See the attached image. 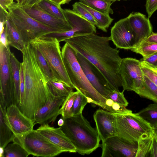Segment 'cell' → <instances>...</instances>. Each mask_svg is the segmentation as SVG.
<instances>
[{
  "mask_svg": "<svg viewBox=\"0 0 157 157\" xmlns=\"http://www.w3.org/2000/svg\"><path fill=\"white\" fill-rule=\"evenodd\" d=\"M109 36L96 33L73 37L63 41L94 65L106 78L113 90L122 87L120 67L122 58L117 48L110 44Z\"/></svg>",
  "mask_w": 157,
  "mask_h": 157,
  "instance_id": "6da1fadb",
  "label": "cell"
},
{
  "mask_svg": "<svg viewBox=\"0 0 157 157\" xmlns=\"http://www.w3.org/2000/svg\"><path fill=\"white\" fill-rule=\"evenodd\" d=\"M21 52L25 91L23 103L19 108L27 117L34 119L36 112L47 103L52 94L48 86V79L37 63L31 44Z\"/></svg>",
  "mask_w": 157,
  "mask_h": 157,
  "instance_id": "7a4b0ae2",
  "label": "cell"
},
{
  "mask_svg": "<svg viewBox=\"0 0 157 157\" xmlns=\"http://www.w3.org/2000/svg\"><path fill=\"white\" fill-rule=\"evenodd\" d=\"M64 120L61 127L77 152L82 155H88L100 146L101 139L96 128L91 126L82 113Z\"/></svg>",
  "mask_w": 157,
  "mask_h": 157,
  "instance_id": "3957f363",
  "label": "cell"
},
{
  "mask_svg": "<svg viewBox=\"0 0 157 157\" xmlns=\"http://www.w3.org/2000/svg\"><path fill=\"white\" fill-rule=\"evenodd\" d=\"M75 51L65 43L61 49L62 56L71 84L92 103L103 108L106 99L99 94L90 83L79 63Z\"/></svg>",
  "mask_w": 157,
  "mask_h": 157,
  "instance_id": "277c9868",
  "label": "cell"
},
{
  "mask_svg": "<svg viewBox=\"0 0 157 157\" xmlns=\"http://www.w3.org/2000/svg\"><path fill=\"white\" fill-rule=\"evenodd\" d=\"M8 11L9 20L19 32L25 46L37 38L58 32L32 17L17 3L13 2Z\"/></svg>",
  "mask_w": 157,
  "mask_h": 157,
  "instance_id": "5b68a950",
  "label": "cell"
},
{
  "mask_svg": "<svg viewBox=\"0 0 157 157\" xmlns=\"http://www.w3.org/2000/svg\"><path fill=\"white\" fill-rule=\"evenodd\" d=\"M30 43L36 45L44 57L56 79L73 88L63 63L58 39L43 36L35 39Z\"/></svg>",
  "mask_w": 157,
  "mask_h": 157,
  "instance_id": "8992f818",
  "label": "cell"
},
{
  "mask_svg": "<svg viewBox=\"0 0 157 157\" xmlns=\"http://www.w3.org/2000/svg\"><path fill=\"white\" fill-rule=\"evenodd\" d=\"M116 114L117 135L128 142L137 144L140 138L154 134V129L137 113Z\"/></svg>",
  "mask_w": 157,
  "mask_h": 157,
  "instance_id": "52a82bcc",
  "label": "cell"
},
{
  "mask_svg": "<svg viewBox=\"0 0 157 157\" xmlns=\"http://www.w3.org/2000/svg\"><path fill=\"white\" fill-rule=\"evenodd\" d=\"M9 46L0 43V103L6 108L13 104L14 86Z\"/></svg>",
  "mask_w": 157,
  "mask_h": 157,
  "instance_id": "ba28073f",
  "label": "cell"
},
{
  "mask_svg": "<svg viewBox=\"0 0 157 157\" xmlns=\"http://www.w3.org/2000/svg\"><path fill=\"white\" fill-rule=\"evenodd\" d=\"M20 144L29 155L34 156L52 157L65 152L36 130H33L22 138L20 140Z\"/></svg>",
  "mask_w": 157,
  "mask_h": 157,
  "instance_id": "9c48e42d",
  "label": "cell"
},
{
  "mask_svg": "<svg viewBox=\"0 0 157 157\" xmlns=\"http://www.w3.org/2000/svg\"><path fill=\"white\" fill-rule=\"evenodd\" d=\"M64 12L72 29L63 32H53L44 36L56 38L59 42L69 38L96 33L95 26L72 10L65 9Z\"/></svg>",
  "mask_w": 157,
  "mask_h": 157,
  "instance_id": "30bf717a",
  "label": "cell"
},
{
  "mask_svg": "<svg viewBox=\"0 0 157 157\" xmlns=\"http://www.w3.org/2000/svg\"><path fill=\"white\" fill-rule=\"evenodd\" d=\"M120 73L124 90L135 92L142 86L144 74L140 60L130 57L122 58Z\"/></svg>",
  "mask_w": 157,
  "mask_h": 157,
  "instance_id": "8fae6325",
  "label": "cell"
},
{
  "mask_svg": "<svg viewBox=\"0 0 157 157\" xmlns=\"http://www.w3.org/2000/svg\"><path fill=\"white\" fill-rule=\"evenodd\" d=\"M76 52L77 60L90 83L99 94L107 99L113 90L106 78L94 65L81 54Z\"/></svg>",
  "mask_w": 157,
  "mask_h": 157,
  "instance_id": "7c38bea8",
  "label": "cell"
},
{
  "mask_svg": "<svg viewBox=\"0 0 157 157\" xmlns=\"http://www.w3.org/2000/svg\"><path fill=\"white\" fill-rule=\"evenodd\" d=\"M6 119L9 127L17 139L22 138L33 130L34 119L24 115L16 105L12 104L6 108Z\"/></svg>",
  "mask_w": 157,
  "mask_h": 157,
  "instance_id": "4fadbf2b",
  "label": "cell"
},
{
  "mask_svg": "<svg viewBox=\"0 0 157 157\" xmlns=\"http://www.w3.org/2000/svg\"><path fill=\"white\" fill-rule=\"evenodd\" d=\"M101 157H136L137 144H132L117 135L102 142Z\"/></svg>",
  "mask_w": 157,
  "mask_h": 157,
  "instance_id": "5bb4252c",
  "label": "cell"
},
{
  "mask_svg": "<svg viewBox=\"0 0 157 157\" xmlns=\"http://www.w3.org/2000/svg\"><path fill=\"white\" fill-rule=\"evenodd\" d=\"M110 40L117 48L131 50L133 47L134 36L127 17L116 22L111 29Z\"/></svg>",
  "mask_w": 157,
  "mask_h": 157,
  "instance_id": "9a60e30c",
  "label": "cell"
},
{
  "mask_svg": "<svg viewBox=\"0 0 157 157\" xmlns=\"http://www.w3.org/2000/svg\"><path fill=\"white\" fill-rule=\"evenodd\" d=\"M96 128L102 142L117 135L116 114L102 109L97 110L93 115Z\"/></svg>",
  "mask_w": 157,
  "mask_h": 157,
  "instance_id": "2e32d148",
  "label": "cell"
},
{
  "mask_svg": "<svg viewBox=\"0 0 157 157\" xmlns=\"http://www.w3.org/2000/svg\"><path fill=\"white\" fill-rule=\"evenodd\" d=\"M127 17L134 36L133 48L151 34L153 32L152 27L149 18L140 13L132 12Z\"/></svg>",
  "mask_w": 157,
  "mask_h": 157,
  "instance_id": "e0dca14e",
  "label": "cell"
},
{
  "mask_svg": "<svg viewBox=\"0 0 157 157\" xmlns=\"http://www.w3.org/2000/svg\"><path fill=\"white\" fill-rule=\"evenodd\" d=\"M66 98L52 94L47 103L36 112L34 118L35 124L41 125L54 122L60 115V107Z\"/></svg>",
  "mask_w": 157,
  "mask_h": 157,
  "instance_id": "ac0fdd59",
  "label": "cell"
},
{
  "mask_svg": "<svg viewBox=\"0 0 157 157\" xmlns=\"http://www.w3.org/2000/svg\"><path fill=\"white\" fill-rule=\"evenodd\" d=\"M49 141L63 149L65 152L76 153V149L61 127L55 128L49 124L41 125L36 130Z\"/></svg>",
  "mask_w": 157,
  "mask_h": 157,
  "instance_id": "d6986e66",
  "label": "cell"
},
{
  "mask_svg": "<svg viewBox=\"0 0 157 157\" xmlns=\"http://www.w3.org/2000/svg\"><path fill=\"white\" fill-rule=\"evenodd\" d=\"M23 9L32 17L58 32H66L72 29L68 21L52 16L41 9L36 4L31 7Z\"/></svg>",
  "mask_w": 157,
  "mask_h": 157,
  "instance_id": "ffe728a7",
  "label": "cell"
},
{
  "mask_svg": "<svg viewBox=\"0 0 157 157\" xmlns=\"http://www.w3.org/2000/svg\"><path fill=\"white\" fill-rule=\"evenodd\" d=\"M0 147L5 149L10 142L13 141L15 136L6 120V107L0 103Z\"/></svg>",
  "mask_w": 157,
  "mask_h": 157,
  "instance_id": "44dd1931",
  "label": "cell"
},
{
  "mask_svg": "<svg viewBox=\"0 0 157 157\" xmlns=\"http://www.w3.org/2000/svg\"><path fill=\"white\" fill-rule=\"evenodd\" d=\"M5 28L9 45L21 52L25 47V44L19 32L10 21L8 15Z\"/></svg>",
  "mask_w": 157,
  "mask_h": 157,
  "instance_id": "7402d4cb",
  "label": "cell"
},
{
  "mask_svg": "<svg viewBox=\"0 0 157 157\" xmlns=\"http://www.w3.org/2000/svg\"><path fill=\"white\" fill-rule=\"evenodd\" d=\"M10 57L11 64L14 86V98L13 104L18 107L20 104V82L21 63L14 54L10 51Z\"/></svg>",
  "mask_w": 157,
  "mask_h": 157,
  "instance_id": "603a6c76",
  "label": "cell"
},
{
  "mask_svg": "<svg viewBox=\"0 0 157 157\" xmlns=\"http://www.w3.org/2000/svg\"><path fill=\"white\" fill-rule=\"evenodd\" d=\"M135 92L141 97L157 103V86L145 75L142 86Z\"/></svg>",
  "mask_w": 157,
  "mask_h": 157,
  "instance_id": "cb8c5ba5",
  "label": "cell"
},
{
  "mask_svg": "<svg viewBox=\"0 0 157 157\" xmlns=\"http://www.w3.org/2000/svg\"><path fill=\"white\" fill-rule=\"evenodd\" d=\"M47 83L50 92L55 96L66 97L73 92L74 88L63 81L48 79Z\"/></svg>",
  "mask_w": 157,
  "mask_h": 157,
  "instance_id": "d4e9b609",
  "label": "cell"
},
{
  "mask_svg": "<svg viewBox=\"0 0 157 157\" xmlns=\"http://www.w3.org/2000/svg\"><path fill=\"white\" fill-rule=\"evenodd\" d=\"M79 2L91 14L97 23L96 26L102 31L107 32V29L111 25L113 19L111 18L109 15L95 10Z\"/></svg>",
  "mask_w": 157,
  "mask_h": 157,
  "instance_id": "484cf974",
  "label": "cell"
},
{
  "mask_svg": "<svg viewBox=\"0 0 157 157\" xmlns=\"http://www.w3.org/2000/svg\"><path fill=\"white\" fill-rule=\"evenodd\" d=\"M36 4L41 9L52 16L67 21L63 10L60 6L48 0H40Z\"/></svg>",
  "mask_w": 157,
  "mask_h": 157,
  "instance_id": "4316f807",
  "label": "cell"
},
{
  "mask_svg": "<svg viewBox=\"0 0 157 157\" xmlns=\"http://www.w3.org/2000/svg\"><path fill=\"white\" fill-rule=\"evenodd\" d=\"M79 2L104 14L113 13L111 6L114 2L110 0H79Z\"/></svg>",
  "mask_w": 157,
  "mask_h": 157,
  "instance_id": "83f0119b",
  "label": "cell"
},
{
  "mask_svg": "<svg viewBox=\"0 0 157 157\" xmlns=\"http://www.w3.org/2000/svg\"><path fill=\"white\" fill-rule=\"evenodd\" d=\"M136 113L153 129L157 128V103L150 104Z\"/></svg>",
  "mask_w": 157,
  "mask_h": 157,
  "instance_id": "f1b7e54d",
  "label": "cell"
},
{
  "mask_svg": "<svg viewBox=\"0 0 157 157\" xmlns=\"http://www.w3.org/2000/svg\"><path fill=\"white\" fill-rule=\"evenodd\" d=\"M30 43L32 45L37 63L47 78L50 80H57L47 61L37 47L33 43Z\"/></svg>",
  "mask_w": 157,
  "mask_h": 157,
  "instance_id": "f546056e",
  "label": "cell"
},
{
  "mask_svg": "<svg viewBox=\"0 0 157 157\" xmlns=\"http://www.w3.org/2000/svg\"><path fill=\"white\" fill-rule=\"evenodd\" d=\"M78 92V91L72 92L66 97L59 111L60 114L64 120L73 116L72 106Z\"/></svg>",
  "mask_w": 157,
  "mask_h": 157,
  "instance_id": "4dcf8cb0",
  "label": "cell"
},
{
  "mask_svg": "<svg viewBox=\"0 0 157 157\" xmlns=\"http://www.w3.org/2000/svg\"><path fill=\"white\" fill-rule=\"evenodd\" d=\"M153 135L141 138L138 140L136 157H147L149 154Z\"/></svg>",
  "mask_w": 157,
  "mask_h": 157,
  "instance_id": "1f68e13d",
  "label": "cell"
},
{
  "mask_svg": "<svg viewBox=\"0 0 157 157\" xmlns=\"http://www.w3.org/2000/svg\"><path fill=\"white\" fill-rule=\"evenodd\" d=\"M4 155L6 157H27L29 155L21 145L13 142L5 147Z\"/></svg>",
  "mask_w": 157,
  "mask_h": 157,
  "instance_id": "d6a6232c",
  "label": "cell"
},
{
  "mask_svg": "<svg viewBox=\"0 0 157 157\" xmlns=\"http://www.w3.org/2000/svg\"><path fill=\"white\" fill-rule=\"evenodd\" d=\"M131 50L141 55L143 57H145L157 52V43H149L143 41Z\"/></svg>",
  "mask_w": 157,
  "mask_h": 157,
  "instance_id": "836d02e7",
  "label": "cell"
},
{
  "mask_svg": "<svg viewBox=\"0 0 157 157\" xmlns=\"http://www.w3.org/2000/svg\"><path fill=\"white\" fill-rule=\"evenodd\" d=\"M126 106L114 102L112 100L106 99L103 109L116 114H128L132 113V110L126 108Z\"/></svg>",
  "mask_w": 157,
  "mask_h": 157,
  "instance_id": "e575fe53",
  "label": "cell"
},
{
  "mask_svg": "<svg viewBox=\"0 0 157 157\" xmlns=\"http://www.w3.org/2000/svg\"><path fill=\"white\" fill-rule=\"evenodd\" d=\"M88 103H89L88 98L78 92L74 101L72 106V112L73 115L82 113L84 107Z\"/></svg>",
  "mask_w": 157,
  "mask_h": 157,
  "instance_id": "d590c367",
  "label": "cell"
},
{
  "mask_svg": "<svg viewBox=\"0 0 157 157\" xmlns=\"http://www.w3.org/2000/svg\"><path fill=\"white\" fill-rule=\"evenodd\" d=\"M72 10L96 26L97 23L90 13L81 5L79 2H76L72 5Z\"/></svg>",
  "mask_w": 157,
  "mask_h": 157,
  "instance_id": "8d00e7d4",
  "label": "cell"
},
{
  "mask_svg": "<svg viewBox=\"0 0 157 157\" xmlns=\"http://www.w3.org/2000/svg\"><path fill=\"white\" fill-rule=\"evenodd\" d=\"M142 69L144 75H146L157 86V72L154 68L145 62L140 61Z\"/></svg>",
  "mask_w": 157,
  "mask_h": 157,
  "instance_id": "74e56055",
  "label": "cell"
},
{
  "mask_svg": "<svg viewBox=\"0 0 157 157\" xmlns=\"http://www.w3.org/2000/svg\"><path fill=\"white\" fill-rule=\"evenodd\" d=\"M123 90L122 92L113 90L108 95V98L112 100L114 102L123 105L126 107L128 106V102L124 97Z\"/></svg>",
  "mask_w": 157,
  "mask_h": 157,
  "instance_id": "f35d334b",
  "label": "cell"
},
{
  "mask_svg": "<svg viewBox=\"0 0 157 157\" xmlns=\"http://www.w3.org/2000/svg\"><path fill=\"white\" fill-rule=\"evenodd\" d=\"M25 82L22 63H21L20 82V104L19 108L22 104L24 97Z\"/></svg>",
  "mask_w": 157,
  "mask_h": 157,
  "instance_id": "ab89813d",
  "label": "cell"
},
{
  "mask_svg": "<svg viewBox=\"0 0 157 157\" xmlns=\"http://www.w3.org/2000/svg\"><path fill=\"white\" fill-rule=\"evenodd\" d=\"M145 6L148 18H149L157 10V0H146Z\"/></svg>",
  "mask_w": 157,
  "mask_h": 157,
  "instance_id": "60d3db41",
  "label": "cell"
},
{
  "mask_svg": "<svg viewBox=\"0 0 157 157\" xmlns=\"http://www.w3.org/2000/svg\"><path fill=\"white\" fill-rule=\"evenodd\" d=\"M140 61H143L152 67L157 69V52L143 57L141 59Z\"/></svg>",
  "mask_w": 157,
  "mask_h": 157,
  "instance_id": "b9f144b4",
  "label": "cell"
},
{
  "mask_svg": "<svg viewBox=\"0 0 157 157\" xmlns=\"http://www.w3.org/2000/svg\"><path fill=\"white\" fill-rule=\"evenodd\" d=\"M149 154L151 157H157V140L154 135Z\"/></svg>",
  "mask_w": 157,
  "mask_h": 157,
  "instance_id": "7bdbcfd3",
  "label": "cell"
},
{
  "mask_svg": "<svg viewBox=\"0 0 157 157\" xmlns=\"http://www.w3.org/2000/svg\"><path fill=\"white\" fill-rule=\"evenodd\" d=\"M40 0H23L20 5L22 8L31 7L37 4Z\"/></svg>",
  "mask_w": 157,
  "mask_h": 157,
  "instance_id": "ee69618b",
  "label": "cell"
},
{
  "mask_svg": "<svg viewBox=\"0 0 157 157\" xmlns=\"http://www.w3.org/2000/svg\"><path fill=\"white\" fill-rule=\"evenodd\" d=\"M0 43L6 47L9 46L8 44L6 33L5 26L3 31L0 33Z\"/></svg>",
  "mask_w": 157,
  "mask_h": 157,
  "instance_id": "f6af8a7d",
  "label": "cell"
},
{
  "mask_svg": "<svg viewBox=\"0 0 157 157\" xmlns=\"http://www.w3.org/2000/svg\"><path fill=\"white\" fill-rule=\"evenodd\" d=\"M13 0H0V7L7 12L8 7L13 3Z\"/></svg>",
  "mask_w": 157,
  "mask_h": 157,
  "instance_id": "bcb514c9",
  "label": "cell"
},
{
  "mask_svg": "<svg viewBox=\"0 0 157 157\" xmlns=\"http://www.w3.org/2000/svg\"><path fill=\"white\" fill-rule=\"evenodd\" d=\"M144 41L149 43H157V33L152 32Z\"/></svg>",
  "mask_w": 157,
  "mask_h": 157,
  "instance_id": "7dc6e473",
  "label": "cell"
},
{
  "mask_svg": "<svg viewBox=\"0 0 157 157\" xmlns=\"http://www.w3.org/2000/svg\"><path fill=\"white\" fill-rule=\"evenodd\" d=\"M54 3L61 6V5H63L66 4V2L67 0H48Z\"/></svg>",
  "mask_w": 157,
  "mask_h": 157,
  "instance_id": "c3c4849f",
  "label": "cell"
},
{
  "mask_svg": "<svg viewBox=\"0 0 157 157\" xmlns=\"http://www.w3.org/2000/svg\"><path fill=\"white\" fill-rule=\"evenodd\" d=\"M64 123V120L62 118H61L58 121L57 124L59 127H62Z\"/></svg>",
  "mask_w": 157,
  "mask_h": 157,
  "instance_id": "681fc988",
  "label": "cell"
},
{
  "mask_svg": "<svg viewBox=\"0 0 157 157\" xmlns=\"http://www.w3.org/2000/svg\"><path fill=\"white\" fill-rule=\"evenodd\" d=\"M4 148L0 147V157H4Z\"/></svg>",
  "mask_w": 157,
  "mask_h": 157,
  "instance_id": "f907efd6",
  "label": "cell"
},
{
  "mask_svg": "<svg viewBox=\"0 0 157 157\" xmlns=\"http://www.w3.org/2000/svg\"><path fill=\"white\" fill-rule=\"evenodd\" d=\"M154 134L157 140V128L154 129Z\"/></svg>",
  "mask_w": 157,
  "mask_h": 157,
  "instance_id": "816d5d0a",
  "label": "cell"
},
{
  "mask_svg": "<svg viewBox=\"0 0 157 157\" xmlns=\"http://www.w3.org/2000/svg\"><path fill=\"white\" fill-rule=\"evenodd\" d=\"M17 3L19 5H21L23 1V0H16Z\"/></svg>",
  "mask_w": 157,
  "mask_h": 157,
  "instance_id": "f5cc1de1",
  "label": "cell"
},
{
  "mask_svg": "<svg viewBox=\"0 0 157 157\" xmlns=\"http://www.w3.org/2000/svg\"><path fill=\"white\" fill-rule=\"evenodd\" d=\"M71 0H67L66 2V4H67V3H69V2H70L71 1ZM111 0L112 1H113L114 2L115 1H120V0Z\"/></svg>",
  "mask_w": 157,
  "mask_h": 157,
  "instance_id": "db71d44e",
  "label": "cell"
},
{
  "mask_svg": "<svg viewBox=\"0 0 157 157\" xmlns=\"http://www.w3.org/2000/svg\"><path fill=\"white\" fill-rule=\"evenodd\" d=\"M155 69V71H156V72H157V69H155V68H154Z\"/></svg>",
  "mask_w": 157,
  "mask_h": 157,
  "instance_id": "11a10c76",
  "label": "cell"
},
{
  "mask_svg": "<svg viewBox=\"0 0 157 157\" xmlns=\"http://www.w3.org/2000/svg\"><path fill=\"white\" fill-rule=\"evenodd\" d=\"M123 0L126 1V0Z\"/></svg>",
  "mask_w": 157,
  "mask_h": 157,
  "instance_id": "9f6ffc18",
  "label": "cell"
}]
</instances>
